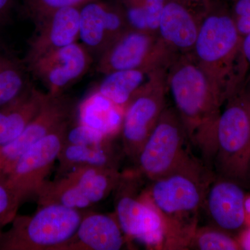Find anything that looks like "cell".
I'll return each instance as SVG.
<instances>
[{"label":"cell","mask_w":250,"mask_h":250,"mask_svg":"<svg viewBox=\"0 0 250 250\" xmlns=\"http://www.w3.org/2000/svg\"><path fill=\"white\" fill-rule=\"evenodd\" d=\"M214 173L194 155L177 170L156 180L141 195L156 208L164 228L162 249L188 250Z\"/></svg>","instance_id":"6da1fadb"},{"label":"cell","mask_w":250,"mask_h":250,"mask_svg":"<svg viewBox=\"0 0 250 250\" xmlns=\"http://www.w3.org/2000/svg\"><path fill=\"white\" fill-rule=\"evenodd\" d=\"M166 84L192 147L212 169L216 123L223 106L218 94L192 52L172 59L166 71Z\"/></svg>","instance_id":"7a4b0ae2"},{"label":"cell","mask_w":250,"mask_h":250,"mask_svg":"<svg viewBox=\"0 0 250 250\" xmlns=\"http://www.w3.org/2000/svg\"><path fill=\"white\" fill-rule=\"evenodd\" d=\"M243 37L225 0H212L202 20L192 54L218 94L222 103L236 93L248 80L250 66Z\"/></svg>","instance_id":"3957f363"},{"label":"cell","mask_w":250,"mask_h":250,"mask_svg":"<svg viewBox=\"0 0 250 250\" xmlns=\"http://www.w3.org/2000/svg\"><path fill=\"white\" fill-rule=\"evenodd\" d=\"M224 105L216 123L212 170L244 187L250 182V121L245 85Z\"/></svg>","instance_id":"277c9868"},{"label":"cell","mask_w":250,"mask_h":250,"mask_svg":"<svg viewBox=\"0 0 250 250\" xmlns=\"http://www.w3.org/2000/svg\"><path fill=\"white\" fill-rule=\"evenodd\" d=\"M82 210L59 205L39 206L31 215H16L0 233V250H59L76 232Z\"/></svg>","instance_id":"5b68a950"},{"label":"cell","mask_w":250,"mask_h":250,"mask_svg":"<svg viewBox=\"0 0 250 250\" xmlns=\"http://www.w3.org/2000/svg\"><path fill=\"white\" fill-rule=\"evenodd\" d=\"M183 122L173 106H166L136 157V172L150 181L177 170L193 154Z\"/></svg>","instance_id":"8992f818"},{"label":"cell","mask_w":250,"mask_h":250,"mask_svg":"<svg viewBox=\"0 0 250 250\" xmlns=\"http://www.w3.org/2000/svg\"><path fill=\"white\" fill-rule=\"evenodd\" d=\"M123 173L118 169L94 166L75 167L36 192L39 206L59 205L82 210L103 201L116 190Z\"/></svg>","instance_id":"52a82bcc"},{"label":"cell","mask_w":250,"mask_h":250,"mask_svg":"<svg viewBox=\"0 0 250 250\" xmlns=\"http://www.w3.org/2000/svg\"><path fill=\"white\" fill-rule=\"evenodd\" d=\"M141 177L136 171L123 173L114 190L115 216L126 239L162 249L164 224L159 212L138 192Z\"/></svg>","instance_id":"ba28073f"},{"label":"cell","mask_w":250,"mask_h":250,"mask_svg":"<svg viewBox=\"0 0 250 250\" xmlns=\"http://www.w3.org/2000/svg\"><path fill=\"white\" fill-rule=\"evenodd\" d=\"M167 68L156 70L125 108L122 148L125 155L134 161L167 106Z\"/></svg>","instance_id":"9c48e42d"},{"label":"cell","mask_w":250,"mask_h":250,"mask_svg":"<svg viewBox=\"0 0 250 250\" xmlns=\"http://www.w3.org/2000/svg\"><path fill=\"white\" fill-rule=\"evenodd\" d=\"M176 56L157 34L130 29L99 57L97 70L105 75L118 70L167 67Z\"/></svg>","instance_id":"30bf717a"},{"label":"cell","mask_w":250,"mask_h":250,"mask_svg":"<svg viewBox=\"0 0 250 250\" xmlns=\"http://www.w3.org/2000/svg\"><path fill=\"white\" fill-rule=\"evenodd\" d=\"M72 121L46 135L22 154L5 175L22 200L36 192L47 180L65 141Z\"/></svg>","instance_id":"8fae6325"},{"label":"cell","mask_w":250,"mask_h":250,"mask_svg":"<svg viewBox=\"0 0 250 250\" xmlns=\"http://www.w3.org/2000/svg\"><path fill=\"white\" fill-rule=\"evenodd\" d=\"M212 0H166L157 34L174 54L192 52L199 29Z\"/></svg>","instance_id":"7c38bea8"},{"label":"cell","mask_w":250,"mask_h":250,"mask_svg":"<svg viewBox=\"0 0 250 250\" xmlns=\"http://www.w3.org/2000/svg\"><path fill=\"white\" fill-rule=\"evenodd\" d=\"M92 57L84 46L76 42L37 59L27 67L49 95L58 96L84 76L91 66Z\"/></svg>","instance_id":"4fadbf2b"},{"label":"cell","mask_w":250,"mask_h":250,"mask_svg":"<svg viewBox=\"0 0 250 250\" xmlns=\"http://www.w3.org/2000/svg\"><path fill=\"white\" fill-rule=\"evenodd\" d=\"M75 105L63 95L48 98L34 120L18 137L0 146V174H6L28 149L46 135L72 121Z\"/></svg>","instance_id":"5bb4252c"},{"label":"cell","mask_w":250,"mask_h":250,"mask_svg":"<svg viewBox=\"0 0 250 250\" xmlns=\"http://www.w3.org/2000/svg\"><path fill=\"white\" fill-rule=\"evenodd\" d=\"M128 30L124 13L116 1L96 0L81 7L79 40L92 55L100 57Z\"/></svg>","instance_id":"9a60e30c"},{"label":"cell","mask_w":250,"mask_h":250,"mask_svg":"<svg viewBox=\"0 0 250 250\" xmlns=\"http://www.w3.org/2000/svg\"><path fill=\"white\" fill-rule=\"evenodd\" d=\"M243 186L234 181L213 176L203 209L210 225L233 235L243 231L247 223L246 196Z\"/></svg>","instance_id":"2e32d148"},{"label":"cell","mask_w":250,"mask_h":250,"mask_svg":"<svg viewBox=\"0 0 250 250\" xmlns=\"http://www.w3.org/2000/svg\"><path fill=\"white\" fill-rule=\"evenodd\" d=\"M81 7L64 8L36 24L35 34L28 42L26 65L51 52L76 42L80 39Z\"/></svg>","instance_id":"e0dca14e"},{"label":"cell","mask_w":250,"mask_h":250,"mask_svg":"<svg viewBox=\"0 0 250 250\" xmlns=\"http://www.w3.org/2000/svg\"><path fill=\"white\" fill-rule=\"evenodd\" d=\"M127 241L114 215L83 213L76 232L59 250H119Z\"/></svg>","instance_id":"ac0fdd59"},{"label":"cell","mask_w":250,"mask_h":250,"mask_svg":"<svg viewBox=\"0 0 250 250\" xmlns=\"http://www.w3.org/2000/svg\"><path fill=\"white\" fill-rule=\"evenodd\" d=\"M48 98L33 85L12 102L0 108V146L18 137L37 116Z\"/></svg>","instance_id":"d6986e66"},{"label":"cell","mask_w":250,"mask_h":250,"mask_svg":"<svg viewBox=\"0 0 250 250\" xmlns=\"http://www.w3.org/2000/svg\"><path fill=\"white\" fill-rule=\"evenodd\" d=\"M65 142V141H64ZM123 148L115 144L114 139L96 146H80L64 143L59 153L57 177L80 166H94L119 170Z\"/></svg>","instance_id":"ffe728a7"},{"label":"cell","mask_w":250,"mask_h":250,"mask_svg":"<svg viewBox=\"0 0 250 250\" xmlns=\"http://www.w3.org/2000/svg\"><path fill=\"white\" fill-rule=\"evenodd\" d=\"M163 67H146L118 70L105 75L95 93L124 111L133 96L149 80L153 74Z\"/></svg>","instance_id":"44dd1931"},{"label":"cell","mask_w":250,"mask_h":250,"mask_svg":"<svg viewBox=\"0 0 250 250\" xmlns=\"http://www.w3.org/2000/svg\"><path fill=\"white\" fill-rule=\"evenodd\" d=\"M124 111L95 93L82 103L77 121L115 138L121 133Z\"/></svg>","instance_id":"7402d4cb"},{"label":"cell","mask_w":250,"mask_h":250,"mask_svg":"<svg viewBox=\"0 0 250 250\" xmlns=\"http://www.w3.org/2000/svg\"><path fill=\"white\" fill-rule=\"evenodd\" d=\"M30 85L22 64L0 51V108L17 98Z\"/></svg>","instance_id":"603a6c76"},{"label":"cell","mask_w":250,"mask_h":250,"mask_svg":"<svg viewBox=\"0 0 250 250\" xmlns=\"http://www.w3.org/2000/svg\"><path fill=\"white\" fill-rule=\"evenodd\" d=\"M189 249L237 250H241V247L232 235L209 225L197 228Z\"/></svg>","instance_id":"cb8c5ba5"},{"label":"cell","mask_w":250,"mask_h":250,"mask_svg":"<svg viewBox=\"0 0 250 250\" xmlns=\"http://www.w3.org/2000/svg\"><path fill=\"white\" fill-rule=\"evenodd\" d=\"M96 0H23V9L27 16L39 22L57 10L70 7H82Z\"/></svg>","instance_id":"d4e9b609"},{"label":"cell","mask_w":250,"mask_h":250,"mask_svg":"<svg viewBox=\"0 0 250 250\" xmlns=\"http://www.w3.org/2000/svg\"><path fill=\"white\" fill-rule=\"evenodd\" d=\"M22 201L21 195L9 183L6 176L0 174V233L3 227L11 223L16 218Z\"/></svg>","instance_id":"484cf974"},{"label":"cell","mask_w":250,"mask_h":250,"mask_svg":"<svg viewBox=\"0 0 250 250\" xmlns=\"http://www.w3.org/2000/svg\"><path fill=\"white\" fill-rule=\"evenodd\" d=\"M114 139L77 121L73 125H72L71 122L69 125L64 143L80 146H96Z\"/></svg>","instance_id":"4316f807"},{"label":"cell","mask_w":250,"mask_h":250,"mask_svg":"<svg viewBox=\"0 0 250 250\" xmlns=\"http://www.w3.org/2000/svg\"><path fill=\"white\" fill-rule=\"evenodd\" d=\"M240 35L250 34V0H225Z\"/></svg>","instance_id":"83f0119b"},{"label":"cell","mask_w":250,"mask_h":250,"mask_svg":"<svg viewBox=\"0 0 250 250\" xmlns=\"http://www.w3.org/2000/svg\"><path fill=\"white\" fill-rule=\"evenodd\" d=\"M16 0H0V25L9 18Z\"/></svg>","instance_id":"f1b7e54d"},{"label":"cell","mask_w":250,"mask_h":250,"mask_svg":"<svg viewBox=\"0 0 250 250\" xmlns=\"http://www.w3.org/2000/svg\"><path fill=\"white\" fill-rule=\"evenodd\" d=\"M243 51L248 65L250 67V34L243 38Z\"/></svg>","instance_id":"f546056e"},{"label":"cell","mask_w":250,"mask_h":250,"mask_svg":"<svg viewBox=\"0 0 250 250\" xmlns=\"http://www.w3.org/2000/svg\"><path fill=\"white\" fill-rule=\"evenodd\" d=\"M239 241L241 250H250V229L243 231Z\"/></svg>","instance_id":"4dcf8cb0"},{"label":"cell","mask_w":250,"mask_h":250,"mask_svg":"<svg viewBox=\"0 0 250 250\" xmlns=\"http://www.w3.org/2000/svg\"><path fill=\"white\" fill-rule=\"evenodd\" d=\"M245 93L248 104V112H249L250 121V78L248 77L246 84H245Z\"/></svg>","instance_id":"1f68e13d"},{"label":"cell","mask_w":250,"mask_h":250,"mask_svg":"<svg viewBox=\"0 0 250 250\" xmlns=\"http://www.w3.org/2000/svg\"><path fill=\"white\" fill-rule=\"evenodd\" d=\"M246 208L247 215L250 214V198L246 199Z\"/></svg>","instance_id":"d6a6232c"}]
</instances>
